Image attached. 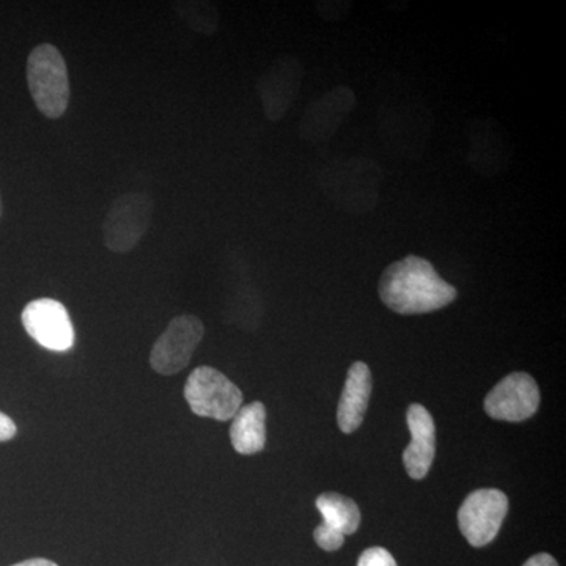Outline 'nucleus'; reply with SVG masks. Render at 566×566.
Returning a JSON list of instances; mask_svg holds the SVG:
<instances>
[{
    "mask_svg": "<svg viewBox=\"0 0 566 566\" xmlns=\"http://www.w3.org/2000/svg\"><path fill=\"white\" fill-rule=\"evenodd\" d=\"M153 199L145 192H126L111 203L103 222L104 245L115 253L132 252L150 229Z\"/></svg>",
    "mask_w": 566,
    "mask_h": 566,
    "instance_id": "7ed1b4c3",
    "label": "nucleus"
},
{
    "mask_svg": "<svg viewBox=\"0 0 566 566\" xmlns=\"http://www.w3.org/2000/svg\"><path fill=\"white\" fill-rule=\"evenodd\" d=\"M316 509L322 513L323 524L342 535H353L360 526V510L353 499L338 493H324L316 499Z\"/></svg>",
    "mask_w": 566,
    "mask_h": 566,
    "instance_id": "4468645a",
    "label": "nucleus"
},
{
    "mask_svg": "<svg viewBox=\"0 0 566 566\" xmlns=\"http://www.w3.org/2000/svg\"><path fill=\"white\" fill-rule=\"evenodd\" d=\"M356 566H398L392 554L385 547H368L359 557Z\"/></svg>",
    "mask_w": 566,
    "mask_h": 566,
    "instance_id": "f3484780",
    "label": "nucleus"
},
{
    "mask_svg": "<svg viewBox=\"0 0 566 566\" xmlns=\"http://www.w3.org/2000/svg\"><path fill=\"white\" fill-rule=\"evenodd\" d=\"M523 566H558L556 558L549 554H536V556L528 558Z\"/></svg>",
    "mask_w": 566,
    "mask_h": 566,
    "instance_id": "6ab92c4d",
    "label": "nucleus"
},
{
    "mask_svg": "<svg viewBox=\"0 0 566 566\" xmlns=\"http://www.w3.org/2000/svg\"><path fill=\"white\" fill-rule=\"evenodd\" d=\"M408 428L411 444L406 447L403 463L406 472L415 480H422L430 472L436 455V424L430 411L422 405L408 409Z\"/></svg>",
    "mask_w": 566,
    "mask_h": 566,
    "instance_id": "9b49d317",
    "label": "nucleus"
},
{
    "mask_svg": "<svg viewBox=\"0 0 566 566\" xmlns=\"http://www.w3.org/2000/svg\"><path fill=\"white\" fill-rule=\"evenodd\" d=\"M172 6L181 21L193 32L212 35L218 31L219 13L212 3L193 0V2H174Z\"/></svg>",
    "mask_w": 566,
    "mask_h": 566,
    "instance_id": "2eb2a0df",
    "label": "nucleus"
},
{
    "mask_svg": "<svg viewBox=\"0 0 566 566\" xmlns=\"http://www.w3.org/2000/svg\"><path fill=\"white\" fill-rule=\"evenodd\" d=\"M506 513L509 497L502 491L493 488L476 490L464 499L458 510V524L469 545L483 547L497 536Z\"/></svg>",
    "mask_w": 566,
    "mask_h": 566,
    "instance_id": "423d86ee",
    "label": "nucleus"
},
{
    "mask_svg": "<svg viewBox=\"0 0 566 566\" xmlns=\"http://www.w3.org/2000/svg\"><path fill=\"white\" fill-rule=\"evenodd\" d=\"M371 371L365 363H354L349 367L348 378H346L344 392L337 408V422L345 434H352L364 422L365 412H367L368 401H370Z\"/></svg>",
    "mask_w": 566,
    "mask_h": 566,
    "instance_id": "f8f14e48",
    "label": "nucleus"
},
{
    "mask_svg": "<svg viewBox=\"0 0 566 566\" xmlns=\"http://www.w3.org/2000/svg\"><path fill=\"white\" fill-rule=\"evenodd\" d=\"M203 323L197 316L180 315L174 318L153 345V370L164 376L180 374L191 363L192 354L203 340Z\"/></svg>",
    "mask_w": 566,
    "mask_h": 566,
    "instance_id": "39448f33",
    "label": "nucleus"
},
{
    "mask_svg": "<svg viewBox=\"0 0 566 566\" xmlns=\"http://www.w3.org/2000/svg\"><path fill=\"white\" fill-rule=\"evenodd\" d=\"M18 433L17 423L9 416L0 412V442L10 441Z\"/></svg>",
    "mask_w": 566,
    "mask_h": 566,
    "instance_id": "a211bd4d",
    "label": "nucleus"
},
{
    "mask_svg": "<svg viewBox=\"0 0 566 566\" xmlns=\"http://www.w3.org/2000/svg\"><path fill=\"white\" fill-rule=\"evenodd\" d=\"M379 297L398 315H423L441 311L457 300L452 283L433 264L417 255L405 256L386 268L379 279Z\"/></svg>",
    "mask_w": 566,
    "mask_h": 566,
    "instance_id": "f257e3e1",
    "label": "nucleus"
},
{
    "mask_svg": "<svg viewBox=\"0 0 566 566\" xmlns=\"http://www.w3.org/2000/svg\"><path fill=\"white\" fill-rule=\"evenodd\" d=\"M25 333L50 352H69L74 345V327L65 305L50 297L32 301L21 315Z\"/></svg>",
    "mask_w": 566,
    "mask_h": 566,
    "instance_id": "6e6552de",
    "label": "nucleus"
},
{
    "mask_svg": "<svg viewBox=\"0 0 566 566\" xmlns=\"http://www.w3.org/2000/svg\"><path fill=\"white\" fill-rule=\"evenodd\" d=\"M230 441L241 455H255L266 446V408L262 401L241 406L233 416Z\"/></svg>",
    "mask_w": 566,
    "mask_h": 566,
    "instance_id": "ddd939ff",
    "label": "nucleus"
},
{
    "mask_svg": "<svg viewBox=\"0 0 566 566\" xmlns=\"http://www.w3.org/2000/svg\"><path fill=\"white\" fill-rule=\"evenodd\" d=\"M185 398L196 416L227 422L243 406V392L216 368L197 367L185 386Z\"/></svg>",
    "mask_w": 566,
    "mask_h": 566,
    "instance_id": "20e7f679",
    "label": "nucleus"
},
{
    "mask_svg": "<svg viewBox=\"0 0 566 566\" xmlns=\"http://www.w3.org/2000/svg\"><path fill=\"white\" fill-rule=\"evenodd\" d=\"M11 566H59L54 562L48 560V558H31V560L20 562V564Z\"/></svg>",
    "mask_w": 566,
    "mask_h": 566,
    "instance_id": "aec40b11",
    "label": "nucleus"
},
{
    "mask_svg": "<svg viewBox=\"0 0 566 566\" xmlns=\"http://www.w3.org/2000/svg\"><path fill=\"white\" fill-rule=\"evenodd\" d=\"M304 66L293 55L275 59L256 82L264 115L270 122H281L296 102L303 84Z\"/></svg>",
    "mask_w": 566,
    "mask_h": 566,
    "instance_id": "0eeeda50",
    "label": "nucleus"
},
{
    "mask_svg": "<svg viewBox=\"0 0 566 566\" xmlns=\"http://www.w3.org/2000/svg\"><path fill=\"white\" fill-rule=\"evenodd\" d=\"M3 205H2V196H0V218H2Z\"/></svg>",
    "mask_w": 566,
    "mask_h": 566,
    "instance_id": "412c9836",
    "label": "nucleus"
},
{
    "mask_svg": "<svg viewBox=\"0 0 566 566\" xmlns=\"http://www.w3.org/2000/svg\"><path fill=\"white\" fill-rule=\"evenodd\" d=\"M356 102V95L346 85H338L324 93L307 107L301 118V139L314 145L329 140L352 114Z\"/></svg>",
    "mask_w": 566,
    "mask_h": 566,
    "instance_id": "9d476101",
    "label": "nucleus"
},
{
    "mask_svg": "<svg viewBox=\"0 0 566 566\" xmlns=\"http://www.w3.org/2000/svg\"><path fill=\"white\" fill-rule=\"evenodd\" d=\"M314 536L316 545L324 551H329V553L344 546L345 535H342L340 532L335 531L333 527L326 526V524H319L315 528Z\"/></svg>",
    "mask_w": 566,
    "mask_h": 566,
    "instance_id": "dca6fc26",
    "label": "nucleus"
},
{
    "mask_svg": "<svg viewBox=\"0 0 566 566\" xmlns=\"http://www.w3.org/2000/svg\"><path fill=\"white\" fill-rule=\"evenodd\" d=\"M539 406V390L535 379L524 371L505 376L486 395V415L504 422H523L535 415Z\"/></svg>",
    "mask_w": 566,
    "mask_h": 566,
    "instance_id": "1a4fd4ad",
    "label": "nucleus"
},
{
    "mask_svg": "<svg viewBox=\"0 0 566 566\" xmlns=\"http://www.w3.org/2000/svg\"><path fill=\"white\" fill-rule=\"evenodd\" d=\"M28 85L36 109L44 117L55 120L69 109V69L54 44L41 43L29 54Z\"/></svg>",
    "mask_w": 566,
    "mask_h": 566,
    "instance_id": "f03ea898",
    "label": "nucleus"
}]
</instances>
